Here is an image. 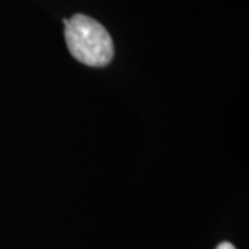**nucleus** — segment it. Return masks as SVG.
Returning a JSON list of instances; mask_svg holds the SVG:
<instances>
[{
  "mask_svg": "<svg viewBox=\"0 0 249 249\" xmlns=\"http://www.w3.org/2000/svg\"><path fill=\"white\" fill-rule=\"evenodd\" d=\"M216 249H235V247L232 244H230V242H222V244L217 245Z\"/></svg>",
  "mask_w": 249,
  "mask_h": 249,
  "instance_id": "obj_2",
  "label": "nucleus"
},
{
  "mask_svg": "<svg viewBox=\"0 0 249 249\" xmlns=\"http://www.w3.org/2000/svg\"><path fill=\"white\" fill-rule=\"evenodd\" d=\"M64 24L67 46L73 58L89 67H106L111 62L114 43L98 21L85 14H75Z\"/></svg>",
  "mask_w": 249,
  "mask_h": 249,
  "instance_id": "obj_1",
  "label": "nucleus"
}]
</instances>
